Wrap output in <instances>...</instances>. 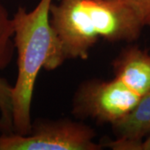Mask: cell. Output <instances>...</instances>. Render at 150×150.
I'll use <instances>...</instances> for the list:
<instances>
[{"mask_svg":"<svg viewBox=\"0 0 150 150\" xmlns=\"http://www.w3.org/2000/svg\"><path fill=\"white\" fill-rule=\"evenodd\" d=\"M115 140L103 146L113 150H133L134 146L150 134V90L142 96L128 116L111 125Z\"/></svg>","mask_w":150,"mask_h":150,"instance_id":"5b68a950","label":"cell"},{"mask_svg":"<svg viewBox=\"0 0 150 150\" xmlns=\"http://www.w3.org/2000/svg\"><path fill=\"white\" fill-rule=\"evenodd\" d=\"M114 77L144 96L150 90V54L137 46L121 51L112 61Z\"/></svg>","mask_w":150,"mask_h":150,"instance_id":"8992f818","label":"cell"},{"mask_svg":"<svg viewBox=\"0 0 150 150\" xmlns=\"http://www.w3.org/2000/svg\"><path fill=\"white\" fill-rule=\"evenodd\" d=\"M14 52L13 19L0 3V71L10 64Z\"/></svg>","mask_w":150,"mask_h":150,"instance_id":"52a82bcc","label":"cell"},{"mask_svg":"<svg viewBox=\"0 0 150 150\" xmlns=\"http://www.w3.org/2000/svg\"><path fill=\"white\" fill-rule=\"evenodd\" d=\"M133 150H150V134L135 145Z\"/></svg>","mask_w":150,"mask_h":150,"instance_id":"30bf717a","label":"cell"},{"mask_svg":"<svg viewBox=\"0 0 150 150\" xmlns=\"http://www.w3.org/2000/svg\"><path fill=\"white\" fill-rule=\"evenodd\" d=\"M52 4L53 0H39L31 11L20 6L12 17L18 54V74L12 88L13 128L17 134H29L32 128L33 96L40 70L56 69L66 61L50 23Z\"/></svg>","mask_w":150,"mask_h":150,"instance_id":"6da1fadb","label":"cell"},{"mask_svg":"<svg viewBox=\"0 0 150 150\" xmlns=\"http://www.w3.org/2000/svg\"><path fill=\"white\" fill-rule=\"evenodd\" d=\"M141 98L115 77L109 80L88 79L75 92L72 112L77 118L112 125L128 116Z\"/></svg>","mask_w":150,"mask_h":150,"instance_id":"277c9868","label":"cell"},{"mask_svg":"<svg viewBox=\"0 0 150 150\" xmlns=\"http://www.w3.org/2000/svg\"><path fill=\"white\" fill-rule=\"evenodd\" d=\"M129 8L144 27L150 28V0H118Z\"/></svg>","mask_w":150,"mask_h":150,"instance_id":"9c48e42d","label":"cell"},{"mask_svg":"<svg viewBox=\"0 0 150 150\" xmlns=\"http://www.w3.org/2000/svg\"><path fill=\"white\" fill-rule=\"evenodd\" d=\"M50 23L66 60L87 59L99 38L110 43L134 42L144 28L118 0H60L51 5Z\"/></svg>","mask_w":150,"mask_h":150,"instance_id":"7a4b0ae2","label":"cell"},{"mask_svg":"<svg viewBox=\"0 0 150 150\" xmlns=\"http://www.w3.org/2000/svg\"><path fill=\"white\" fill-rule=\"evenodd\" d=\"M3 134H4V130L2 129V126H1V123H0V137L2 136Z\"/></svg>","mask_w":150,"mask_h":150,"instance_id":"8fae6325","label":"cell"},{"mask_svg":"<svg viewBox=\"0 0 150 150\" xmlns=\"http://www.w3.org/2000/svg\"><path fill=\"white\" fill-rule=\"evenodd\" d=\"M95 130L69 118L36 119L28 134L12 132L0 137V150H100Z\"/></svg>","mask_w":150,"mask_h":150,"instance_id":"3957f363","label":"cell"},{"mask_svg":"<svg viewBox=\"0 0 150 150\" xmlns=\"http://www.w3.org/2000/svg\"><path fill=\"white\" fill-rule=\"evenodd\" d=\"M12 88L7 79L0 77V123L5 134L13 132Z\"/></svg>","mask_w":150,"mask_h":150,"instance_id":"ba28073f","label":"cell"}]
</instances>
